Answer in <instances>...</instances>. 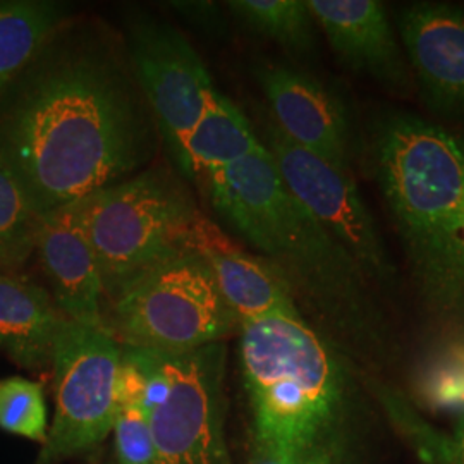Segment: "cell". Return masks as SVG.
<instances>
[{"label":"cell","mask_w":464,"mask_h":464,"mask_svg":"<svg viewBox=\"0 0 464 464\" xmlns=\"http://www.w3.org/2000/svg\"><path fill=\"white\" fill-rule=\"evenodd\" d=\"M162 147L126 40L71 19L0 93V164L44 217L151 166Z\"/></svg>","instance_id":"cell-1"},{"label":"cell","mask_w":464,"mask_h":464,"mask_svg":"<svg viewBox=\"0 0 464 464\" xmlns=\"http://www.w3.org/2000/svg\"><path fill=\"white\" fill-rule=\"evenodd\" d=\"M199 183L220 217L262 253L295 303L299 299L353 344L368 348L381 341L370 281L289 193L266 147Z\"/></svg>","instance_id":"cell-2"},{"label":"cell","mask_w":464,"mask_h":464,"mask_svg":"<svg viewBox=\"0 0 464 464\" xmlns=\"http://www.w3.org/2000/svg\"><path fill=\"white\" fill-rule=\"evenodd\" d=\"M34 253L49 281L50 295L67 320L107 327L99 260L84 226L83 199L42 218Z\"/></svg>","instance_id":"cell-12"},{"label":"cell","mask_w":464,"mask_h":464,"mask_svg":"<svg viewBox=\"0 0 464 464\" xmlns=\"http://www.w3.org/2000/svg\"><path fill=\"white\" fill-rule=\"evenodd\" d=\"M83 217L111 301L151 268L197 251L207 220L186 179L166 166L147 167L84 198Z\"/></svg>","instance_id":"cell-5"},{"label":"cell","mask_w":464,"mask_h":464,"mask_svg":"<svg viewBox=\"0 0 464 464\" xmlns=\"http://www.w3.org/2000/svg\"><path fill=\"white\" fill-rule=\"evenodd\" d=\"M197 251L212 268L222 296L241 325L270 316L301 315L276 272L260 256L237 248L208 218L199 229Z\"/></svg>","instance_id":"cell-15"},{"label":"cell","mask_w":464,"mask_h":464,"mask_svg":"<svg viewBox=\"0 0 464 464\" xmlns=\"http://www.w3.org/2000/svg\"><path fill=\"white\" fill-rule=\"evenodd\" d=\"M121 464H157V450L149 420L141 410H119L114 423Z\"/></svg>","instance_id":"cell-23"},{"label":"cell","mask_w":464,"mask_h":464,"mask_svg":"<svg viewBox=\"0 0 464 464\" xmlns=\"http://www.w3.org/2000/svg\"><path fill=\"white\" fill-rule=\"evenodd\" d=\"M126 45L162 145L184 178L188 136L216 86L198 52L169 23L150 16L134 17L130 21Z\"/></svg>","instance_id":"cell-10"},{"label":"cell","mask_w":464,"mask_h":464,"mask_svg":"<svg viewBox=\"0 0 464 464\" xmlns=\"http://www.w3.org/2000/svg\"><path fill=\"white\" fill-rule=\"evenodd\" d=\"M42 218L9 170L0 164V268L16 270L36 248Z\"/></svg>","instance_id":"cell-21"},{"label":"cell","mask_w":464,"mask_h":464,"mask_svg":"<svg viewBox=\"0 0 464 464\" xmlns=\"http://www.w3.org/2000/svg\"><path fill=\"white\" fill-rule=\"evenodd\" d=\"M373 159L420 296L452 331H464L463 141L398 112L379 121Z\"/></svg>","instance_id":"cell-4"},{"label":"cell","mask_w":464,"mask_h":464,"mask_svg":"<svg viewBox=\"0 0 464 464\" xmlns=\"http://www.w3.org/2000/svg\"><path fill=\"white\" fill-rule=\"evenodd\" d=\"M308 464H324V463H308Z\"/></svg>","instance_id":"cell-26"},{"label":"cell","mask_w":464,"mask_h":464,"mask_svg":"<svg viewBox=\"0 0 464 464\" xmlns=\"http://www.w3.org/2000/svg\"><path fill=\"white\" fill-rule=\"evenodd\" d=\"M256 80L272 109V122L285 138L332 166L349 169L348 112L327 86L282 64L258 66Z\"/></svg>","instance_id":"cell-11"},{"label":"cell","mask_w":464,"mask_h":464,"mask_svg":"<svg viewBox=\"0 0 464 464\" xmlns=\"http://www.w3.org/2000/svg\"><path fill=\"white\" fill-rule=\"evenodd\" d=\"M255 464H289L285 463V461H281V459H270V458H264V459H256V463Z\"/></svg>","instance_id":"cell-25"},{"label":"cell","mask_w":464,"mask_h":464,"mask_svg":"<svg viewBox=\"0 0 464 464\" xmlns=\"http://www.w3.org/2000/svg\"><path fill=\"white\" fill-rule=\"evenodd\" d=\"M50 291L0 272V349L30 372H49L57 337L66 324Z\"/></svg>","instance_id":"cell-16"},{"label":"cell","mask_w":464,"mask_h":464,"mask_svg":"<svg viewBox=\"0 0 464 464\" xmlns=\"http://www.w3.org/2000/svg\"><path fill=\"white\" fill-rule=\"evenodd\" d=\"M227 7L249 30L285 49L310 52L315 47V17L306 0H232Z\"/></svg>","instance_id":"cell-20"},{"label":"cell","mask_w":464,"mask_h":464,"mask_svg":"<svg viewBox=\"0 0 464 464\" xmlns=\"http://www.w3.org/2000/svg\"><path fill=\"white\" fill-rule=\"evenodd\" d=\"M111 303L107 329L133 348L183 353L222 343L241 327L198 251L151 268Z\"/></svg>","instance_id":"cell-6"},{"label":"cell","mask_w":464,"mask_h":464,"mask_svg":"<svg viewBox=\"0 0 464 464\" xmlns=\"http://www.w3.org/2000/svg\"><path fill=\"white\" fill-rule=\"evenodd\" d=\"M399 34L416 80L435 112L464 116V9L420 2L406 7Z\"/></svg>","instance_id":"cell-13"},{"label":"cell","mask_w":464,"mask_h":464,"mask_svg":"<svg viewBox=\"0 0 464 464\" xmlns=\"http://www.w3.org/2000/svg\"><path fill=\"white\" fill-rule=\"evenodd\" d=\"M121 343L107 327L66 320L53 353L55 413L36 464L95 448L116 423Z\"/></svg>","instance_id":"cell-7"},{"label":"cell","mask_w":464,"mask_h":464,"mask_svg":"<svg viewBox=\"0 0 464 464\" xmlns=\"http://www.w3.org/2000/svg\"><path fill=\"white\" fill-rule=\"evenodd\" d=\"M167 394L147 413L157 464H229L224 440L226 346L157 351Z\"/></svg>","instance_id":"cell-8"},{"label":"cell","mask_w":464,"mask_h":464,"mask_svg":"<svg viewBox=\"0 0 464 464\" xmlns=\"http://www.w3.org/2000/svg\"><path fill=\"white\" fill-rule=\"evenodd\" d=\"M0 429L45 444L49 421L42 383L24 377L0 379Z\"/></svg>","instance_id":"cell-22"},{"label":"cell","mask_w":464,"mask_h":464,"mask_svg":"<svg viewBox=\"0 0 464 464\" xmlns=\"http://www.w3.org/2000/svg\"><path fill=\"white\" fill-rule=\"evenodd\" d=\"M448 464H464V416L459 418V423L448 444Z\"/></svg>","instance_id":"cell-24"},{"label":"cell","mask_w":464,"mask_h":464,"mask_svg":"<svg viewBox=\"0 0 464 464\" xmlns=\"http://www.w3.org/2000/svg\"><path fill=\"white\" fill-rule=\"evenodd\" d=\"M71 7L53 0H0V93L61 26Z\"/></svg>","instance_id":"cell-18"},{"label":"cell","mask_w":464,"mask_h":464,"mask_svg":"<svg viewBox=\"0 0 464 464\" xmlns=\"http://www.w3.org/2000/svg\"><path fill=\"white\" fill-rule=\"evenodd\" d=\"M256 459L343 464L356 385L343 356L301 315L241 325Z\"/></svg>","instance_id":"cell-3"},{"label":"cell","mask_w":464,"mask_h":464,"mask_svg":"<svg viewBox=\"0 0 464 464\" xmlns=\"http://www.w3.org/2000/svg\"><path fill=\"white\" fill-rule=\"evenodd\" d=\"M262 147L248 117L216 90L188 136L184 178L199 183L208 174L246 159Z\"/></svg>","instance_id":"cell-17"},{"label":"cell","mask_w":464,"mask_h":464,"mask_svg":"<svg viewBox=\"0 0 464 464\" xmlns=\"http://www.w3.org/2000/svg\"><path fill=\"white\" fill-rule=\"evenodd\" d=\"M264 147L272 155L289 193L348 251L366 279L379 285H392L396 266L349 169L332 166L301 149L274 122L266 126Z\"/></svg>","instance_id":"cell-9"},{"label":"cell","mask_w":464,"mask_h":464,"mask_svg":"<svg viewBox=\"0 0 464 464\" xmlns=\"http://www.w3.org/2000/svg\"><path fill=\"white\" fill-rule=\"evenodd\" d=\"M306 5L344 64L396 92H411V71L381 2L306 0Z\"/></svg>","instance_id":"cell-14"},{"label":"cell","mask_w":464,"mask_h":464,"mask_svg":"<svg viewBox=\"0 0 464 464\" xmlns=\"http://www.w3.org/2000/svg\"><path fill=\"white\" fill-rule=\"evenodd\" d=\"M420 402L440 415L464 416V331L437 343L416 373Z\"/></svg>","instance_id":"cell-19"}]
</instances>
